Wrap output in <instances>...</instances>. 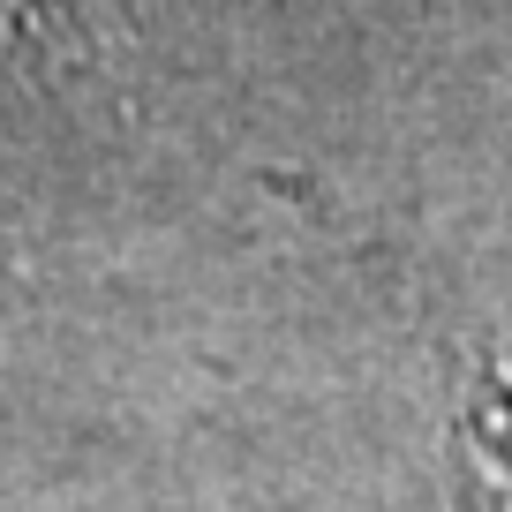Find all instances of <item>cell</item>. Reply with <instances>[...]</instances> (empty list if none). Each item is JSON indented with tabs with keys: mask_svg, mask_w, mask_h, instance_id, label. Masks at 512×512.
<instances>
[{
	"mask_svg": "<svg viewBox=\"0 0 512 512\" xmlns=\"http://www.w3.org/2000/svg\"><path fill=\"white\" fill-rule=\"evenodd\" d=\"M467 445H475L482 490L512 512V354L482 377V400L467 407Z\"/></svg>",
	"mask_w": 512,
	"mask_h": 512,
	"instance_id": "cell-1",
	"label": "cell"
},
{
	"mask_svg": "<svg viewBox=\"0 0 512 512\" xmlns=\"http://www.w3.org/2000/svg\"><path fill=\"white\" fill-rule=\"evenodd\" d=\"M0 8H8V0H0Z\"/></svg>",
	"mask_w": 512,
	"mask_h": 512,
	"instance_id": "cell-2",
	"label": "cell"
}]
</instances>
